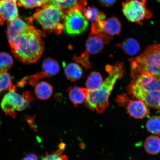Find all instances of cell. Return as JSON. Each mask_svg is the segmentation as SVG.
<instances>
[{"label":"cell","mask_w":160,"mask_h":160,"mask_svg":"<svg viewBox=\"0 0 160 160\" xmlns=\"http://www.w3.org/2000/svg\"><path fill=\"white\" fill-rule=\"evenodd\" d=\"M10 46L15 57L26 64L37 62L44 49V43L38 30L32 26H28Z\"/></svg>","instance_id":"cell-1"},{"label":"cell","mask_w":160,"mask_h":160,"mask_svg":"<svg viewBox=\"0 0 160 160\" xmlns=\"http://www.w3.org/2000/svg\"><path fill=\"white\" fill-rule=\"evenodd\" d=\"M106 69L109 73L108 77L98 88L88 89L84 102L86 107L99 113H102L108 106L109 98L116 82L123 77L125 72L122 62H117L113 66L107 65Z\"/></svg>","instance_id":"cell-2"},{"label":"cell","mask_w":160,"mask_h":160,"mask_svg":"<svg viewBox=\"0 0 160 160\" xmlns=\"http://www.w3.org/2000/svg\"><path fill=\"white\" fill-rule=\"evenodd\" d=\"M132 77L127 87L129 94L148 107L160 111V81L145 73Z\"/></svg>","instance_id":"cell-3"},{"label":"cell","mask_w":160,"mask_h":160,"mask_svg":"<svg viewBox=\"0 0 160 160\" xmlns=\"http://www.w3.org/2000/svg\"><path fill=\"white\" fill-rule=\"evenodd\" d=\"M131 77L145 73L160 81V44L150 45L142 53L130 60Z\"/></svg>","instance_id":"cell-4"},{"label":"cell","mask_w":160,"mask_h":160,"mask_svg":"<svg viewBox=\"0 0 160 160\" xmlns=\"http://www.w3.org/2000/svg\"><path fill=\"white\" fill-rule=\"evenodd\" d=\"M65 16L59 8L48 3L37 10L32 19L37 20L45 31L59 35L64 27Z\"/></svg>","instance_id":"cell-5"},{"label":"cell","mask_w":160,"mask_h":160,"mask_svg":"<svg viewBox=\"0 0 160 160\" xmlns=\"http://www.w3.org/2000/svg\"><path fill=\"white\" fill-rule=\"evenodd\" d=\"M16 89L9 91L4 96L1 103L2 110L7 115L16 117V111H21L27 108L33 98L31 93L26 92L22 95L16 92Z\"/></svg>","instance_id":"cell-6"},{"label":"cell","mask_w":160,"mask_h":160,"mask_svg":"<svg viewBox=\"0 0 160 160\" xmlns=\"http://www.w3.org/2000/svg\"><path fill=\"white\" fill-rule=\"evenodd\" d=\"M146 0H126L122 3L124 15L129 21L141 24L153 14L146 6Z\"/></svg>","instance_id":"cell-7"},{"label":"cell","mask_w":160,"mask_h":160,"mask_svg":"<svg viewBox=\"0 0 160 160\" xmlns=\"http://www.w3.org/2000/svg\"><path fill=\"white\" fill-rule=\"evenodd\" d=\"M116 101L118 105L125 108L128 113L134 118L142 119L149 114V109L143 102L132 99L125 94L118 96Z\"/></svg>","instance_id":"cell-8"},{"label":"cell","mask_w":160,"mask_h":160,"mask_svg":"<svg viewBox=\"0 0 160 160\" xmlns=\"http://www.w3.org/2000/svg\"><path fill=\"white\" fill-rule=\"evenodd\" d=\"M88 26V20L78 10L70 12L66 15L64 29L68 35H77L83 33Z\"/></svg>","instance_id":"cell-9"},{"label":"cell","mask_w":160,"mask_h":160,"mask_svg":"<svg viewBox=\"0 0 160 160\" xmlns=\"http://www.w3.org/2000/svg\"><path fill=\"white\" fill-rule=\"evenodd\" d=\"M42 71L35 75L25 78L19 83V86H23L27 82L31 85L35 86L39 80L46 77H50L59 72L60 69L58 63L55 60L48 58L44 60L42 64Z\"/></svg>","instance_id":"cell-10"},{"label":"cell","mask_w":160,"mask_h":160,"mask_svg":"<svg viewBox=\"0 0 160 160\" xmlns=\"http://www.w3.org/2000/svg\"><path fill=\"white\" fill-rule=\"evenodd\" d=\"M112 38V37L102 32H91L86 42L85 52L89 54H96L100 52L105 45L108 43Z\"/></svg>","instance_id":"cell-11"},{"label":"cell","mask_w":160,"mask_h":160,"mask_svg":"<svg viewBox=\"0 0 160 160\" xmlns=\"http://www.w3.org/2000/svg\"><path fill=\"white\" fill-rule=\"evenodd\" d=\"M19 17L15 0H0V25Z\"/></svg>","instance_id":"cell-12"},{"label":"cell","mask_w":160,"mask_h":160,"mask_svg":"<svg viewBox=\"0 0 160 160\" xmlns=\"http://www.w3.org/2000/svg\"><path fill=\"white\" fill-rule=\"evenodd\" d=\"M49 5L57 6L65 14L75 10L82 12L87 4V0H51Z\"/></svg>","instance_id":"cell-13"},{"label":"cell","mask_w":160,"mask_h":160,"mask_svg":"<svg viewBox=\"0 0 160 160\" xmlns=\"http://www.w3.org/2000/svg\"><path fill=\"white\" fill-rule=\"evenodd\" d=\"M7 35L10 45L28 26L19 17L13 21L7 22Z\"/></svg>","instance_id":"cell-14"},{"label":"cell","mask_w":160,"mask_h":160,"mask_svg":"<svg viewBox=\"0 0 160 160\" xmlns=\"http://www.w3.org/2000/svg\"><path fill=\"white\" fill-rule=\"evenodd\" d=\"M122 25L121 22L115 16L102 21V31L105 34L111 37L119 35L121 32Z\"/></svg>","instance_id":"cell-15"},{"label":"cell","mask_w":160,"mask_h":160,"mask_svg":"<svg viewBox=\"0 0 160 160\" xmlns=\"http://www.w3.org/2000/svg\"><path fill=\"white\" fill-rule=\"evenodd\" d=\"M70 100L75 107L84 102L87 98L88 89L77 87L70 88L68 90Z\"/></svg>","instance_id":"cell-16"},{"label":"cell","mask_w":160,"mask_h":160,"mask_svg":"<svg viewBox=\"0 0 160 160\" xmlns=\"http://www.w3.org/2000/svg\"><path fill=\"white\" fill-rule=\"evenodd\" d=\"M53 92L52 86L47 82H40L35 85V93L38 98L40 100L43 101L49 99Z\"/></svg>","instance_id":"cell-17"},{"label":"cell","mask_w":160,"mask_h":160,"mask_svg":"<svg viewBox=\"0 0 160 160\" xmlns=\"http://www.w3.org/2000/svg\"><path fill=\"white\" fill-rule=\"evenodd\" d=\"M143 147L145 151L149 154H158L160 152V137L149 136L145 140Z\"/></svg>","instance_id":"cell-18"},{"label":"cell","mask_w":160,"mask_h":160,"mask_svg":"<svg viewBox=\"0 0 160 160\" xmlns=\"http://www.w3.org/2000/svg\"><path fill=\"white\" fill-rule=\"evenodd\" d=\"M64 71L67 79L71 81L79 80L83 75V71L80 66L76 63H70L66 66Z\"/></svg>","instance_id":"cell-19"},{"label":"cell","mask_w":160,"mask_h":160,"mask_svg":"<svg viewBox=\"0 0 160 160\" xmlns=\"http://www.w3.org/2000/svg\"><path fill=\"white\" fill-rule=\"evenodd\" d=\"M118 46L121 48L127 54L131 56L137 54L140 49L138 42L136 40L132 38L126 39L123 42L119 44Z\"/></svg>","instance_id":"cell-20"},{"label":"cell","mask_w":160,"mask_h":160,"mask_svg":"<svg viewBox=\"0 0 160 160\" xmlns=\"http://www.w3.org/2000/svg\"><path fill=\"white\" fill-rule=\"evenodd\" d=\"M86 18L92 22L99 21H103L106 18V15L103 12L94 7H89L83 10Z\"/></svg>","instance_id":"cell-21"},{"label":"cell","mask_w":160,"mask_h":160,"mask_svg":"<svg viewBox=\"0 0 160 160\" xmlns=\"http://www.w3.org/2000/svg\"><path fill=\"white\" fill-rule=\"evenodd\" d=\"M102 82V78L100 73L93 72L88 78L86 83V87L89 90L97 89L100 87Z\"/></svg>","instance_id":"cell-22"},{"label":"cell","mask_w":160,"mask_h":160,"mask_svg":"<svg viewBox=\"0 0 160 160\" xmlns=\"http://www.w3.org/2000/svg\"><path fill=\"white\" fill-rule=\"evenodd\" d=\"M16 89L12 83L11 78L7 72H0V93L3 91Z\"/></svg>","instance_id":"cell-23"},{"label":"cell","mask_w":160,"mask_h":160,"mask_svg":"<svg viewBox=\"0 0 160 160\" xmlns=\"http://www.w3.org/2000/svg\"><path fill=\"white\" fill-rule=\"evenodd\" d=\"M146 127L153 134L160 135V116H153L148 120Z\"/></svg>","instance_id":"cell-24"},{"label":"cell","mask_w":160,"mask_h":160,"mask_svg":"<svg viewBox=\"0 0 160 160\" xmlns=\"http://www.w3.org/2000/svg\"><path fill=\"white\" fill-rule=\"evenodd\" d=\"M13 64V59L11 55L5 52H0V72H7Z\"/></svg>","instance_id":"cell-25"},{"label":"cell","mask_w":160,"mask_h":160,"mask_svg":"<svg viewBox=\"0 0 160 160\" xmlns=\"http://www.w3.org/2000/svg\"><path fill=\"white\" fill-rule=\"evenodd\" d=\"M51 0H21L18 3L19 6H23L27 9L42 7L48 4Z\"/></svg>","instance_id":"cell-26"},{"label":"cell","mask_w":160,"mask_h":160,"mask_svg":"<svg viewBox=\"0 0 160 160\" xmlns=\"http://www.w3.org/2000/svg\"><path fill=\"white\" fill-rule=\"evenodd\" d=\"M65 145L61 143L59 146V149L51 153H47L41 160H68L67 156L62 155L63 151Z\"/></svg>","instance_id":"cell-27"},{"label":"cell","mask_w":160,"mask_h":160,"mask_svg":"<svg viewBox=\"0 0 160 160\" xmlns=\"http://www.w3.org/2000/svg\"><path fill=\"white\" fill-rule=\"evenodd\" d=\"M85 52L81 56L78 57H74V60L78 63L81 64L86 69L91 68V62L89 61V55Z\"/></svg>","instance_id":"cell-28"},{"label":"cell","mask_w":160,"mask_h":160,"mask_svg":"<svg viewBox=\"0 0 160 160\" xmlns=\"http://www.w3.org/2000/svg\"><path fill=\"white\" fill-rule=\"evenodd\" d=\"M102 5L107 7H111L115 3L117 0H99Z\"/></svg>","instance_id":"cell-29"},{"label":"cell","mask_w":160,"mask_h":160,"mask_svg":"<svg viewBox=\"0 0 160 160\" xmlns=\"http://www.w3.org/2000/svg\"><path fill=\"white\" fill-rule=\"evenodd\" d=\"M22 160H38L37 156L35 154H28Z\"/></svg>","instance_id":"cell-30"},{"label":"cell","mask_w":160,"mask_h":160,"mask_svg":"<svg viewBox=\"0 0 160 160\" xmlns=\"http://www.w3.org/2000/svg\"><path fill=\"white\" fill-rule=\"evenodd\" d=\"M16 1H18V2L21 0H15Z\"/></svg>","instance_id":"cell-31"},{"label":"cell","mask_w":160,"mask_h":160,"mask_svg":"<svg viewBox=\"0 0 160 160\" xmlns=\"http://www.w3.org/2000/svg\"><path fill=\"white\" fill-rule=\"evenodd\" d=\"M158 1L160 2V0H157Z\"/></svg>","instance_id":"cell-32"}]
</instances>
